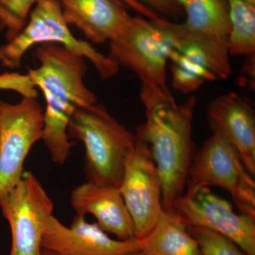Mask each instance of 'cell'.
I'll return each instance as SVG.
<instances>
[{
  "mask_svg": "<svg viewBox=\"0 0 255 255\" xmlns=\"http://www.w3.org/2000/svg\"><path fill=\"white\" fill-rule=\"evenodd\" d=\"M35 55L39 65L28 69L26 76L46 101L42 140L52 160L63 164L75 144L68 133L70 117L76 109L97 105V97L84 81L87 66L81 55L52 43L37 46Z\"/></svg>",
  "mask_w": 255,
  "mask_h": 255,
  "instance_id": "cell-1",
  "label": "cell"
},
{
  "mask_svg": "<svg viewBox=\"0 0 255 255\" xmlns=\"http://www.w3.org/2000/svg\"><path fill=\"white\" fill-rule=\"evenodd\" d=\"M197 100L194 96L178 105L159 102L145 107L146 120L135 136L150 147L162 186V209L172 206L185 190L189 167L196 150L192 138L193 119Z\"/></svg>",
  "mask_w": 255,
  "mask_h": 255,
  "instance_id": "cell-2",
  "label": "cell"
},
{
  "mask_svg": "<svg viewBox=\"0 0 255 255\" xmlns=\"http://www.w3.org/2000/svg\"><path fill=\"white\" fill-rule=\"evenodd\" d=\"M68 133L85 146L87 181L119 188L124 159L135 135L98 104L76 109L69 121Z\"/></svg>",
  "mask_w": 255,
  "mask_h": 255,
  "instance_id": "cell-3",
  "label": "cell"
},
{
  "mask_svg": "<svg viewBox=\"0 0 255 255\" xmlns=\"http://www.w3.org/2000/svg\"><path fill=\"white\" fill-rule=\"evenodd\" d=\"M109 42V58L119 66L130 69L141 80L144 107L175 101L167 83L172 46L155 23L147 18L132 16L127 27Z\"/></svg>",
  "mask_w": 255,
  "mask_h": 255,
  "instance_id": "cell-4",
  "label": "cell"
},
{
  "mask_svg": "<svg viewBox=\"0 0 255 255\" xmlns=\"http://www.w3.org/2000/svg\"><path fill=\"white\" fill-rule=\"evenodd\" d=\"M29 19L21 31L0 46V63L9 68L20 66L23 57L32 47L43 43H58L88 59L102 80L118 73L119 66L89 42L73 36L64 18L58 0H37Z\"/></svg>",
  "mask_w": 255,
  "mask_h": 255,
  "instance_id": "cell-5",
  "label": "cell"
},
{
  "mask_svg": "<svg viewBox=\"0 0 255 255\" xmlns=\"http://www.w3.org/2000/svg\"><path fill=\"white\" fill-rule=\"evenodd\" d=\"M43 110L36 97L11 104L0 100V201L23 177L26 157L42 140Z\"/></svg>",
  "mask_w": 255,
  "mask_h": 255,
  "instance_id": "cell-6",
  "label": "cell"
},
{
  "mask_svg": "<svg viewBox=\"0 0 255 255\" xmlns=\"http://www.w3.org/2000/svg\"><path fill=\"white\" fill-rule=\"evenodd\" d=\"M187 226H199L234 242L246 255H255V216L236 214L232 204L209 187L187 182L184 193L172 206Z\"/></svg>",
  "mask_w": 255,
  "mask_h": 255,
  "instance_id": "cell-7",
  "label": "cell"
},
{
  "mask_svg": "<svg viewBox=\"0 0 255 255\" xmlns=\"http://www.w3.org/2000/svg\"><path fill=\"white\" fill-rule=\"evenodd\" d=\"M254 178L232 146L213 135L196 149L187 182L219 186L231 194L240 213L255 216Z\"/></svg>",
  "mask_w": 255,
  "mask_h": 255,
  "instance_id": "cell-8",
  "label": "cell"
},
{
  "mask_svg": "<svg viewBox=\"0 0 255 255\" xmlns=\"http://www.w3.org/2000/svg\"><path fill=\"white\" fill-rule=\"evenodd\" d=\"M0 207L11 229L9 255H42V238L54 204L36 176L24 172Z\"/></svg>",
  "mask_w": 255,
  "mask_h": 255,
  "instance_id": "cell-9",
  "label": "cell"
},
{
  "mask_svg": "<svg viewBox=\"0 0 255 255\" xmlns=\"http://www.w3.org/2000/svg\"><path fill=\"white\" fill-rule=\"evenodd\" d=\"M119 189L133 221L135 238L142 241L163 210L162 186L150 147L136 136L124 159Z\"/></svg>",
  "mask_w": 255,
  "mask_h": 255,
  "instance_id": "cell-10",
  "label": "cell"
},
{
  "mask_svg": "<svg viewBox=\"0 0 255 255\" xmlns=\"http://www.w3.org/2000/svg\"><path fill=\"white\" fill-rule=\"evenodd\" d=\"M42 250L55 255H124L141 251L142 241L111 238L97 223L75 215L67 227L53 215L47 221L41 241Z\"/></svg>",
  "mask_w": 255,
  "mask_h": 255,
  "instance_id": "cell-11",
  "label": "cell"
},
{
  "mask_svg": "<svg viewBox=\"0 0 255 255\" xmlns=\"http://www.w3.org/2000/svg\"><path fill=\"white\" fill-rule=\"evenodd\" d=\"M213 132L232 146L247 170L255 176V114L249 102L236 92L216 97L206 111Z\"/></svg>",
  "mask_w": 255,
  "mask_h": 255,
  "instance_id": "cell-12",
  "label": "cell"
},
{
  "mask_svg": "<svg viewBox=\"0 0 255 255\" xmlns=\"http://www.w3.org/2000/svg\"><path fill=\"white\" fill-rule=\"evenodd\" d=\"M132 6L163 32L172 49L202 64L218 80H226L232 75L228 41L192 31L184 23L171 22L140 3Z\"/></svg>",
  "mask_w": 255,
  "mask_h": 255,
  "instance_id": "cell-13",
  "label": "cell"
},
{
  "mask_svg": "<svg viewBox=\"0 0 255 255\" xmlns=\"http://www.w3.org/2000/svg\"><path fill=\"white\" fill-rule=\"evenodd\" d=\"M70 204L76 215L92 214L102 231L117 239L136 238L133 221L119 188L87 181L72 191Z\"/></svg>",
  "mask_w": 255,
  "mask_h": 255,
  "instance_id": "cell-14",
  "label": "cell"
},
{
  "mask_svg": "<svg viewBox=\"0 0 255 255\" xmlns=\"http://www.w3.org/2000/svg\"><path fill=\"white\" fill-rule=\"evenodd\" d=\"M68 25L95 43L110 41L127 27L132 16L119 0H58Z\"/></svg>",
  "mask_w": 255,
  "mask_h": 255,
  "instance_id": "cell-15",
  "label": "cell"
},
{
  "mask_svg": "<svg viewBox=\"0 0 255 255\" xmlns=\"http://www.w3.org/2000/svg\"><path fill=\"white\" fill-rule=\"evenodd\" d=\"M146 255H202L187 226L173 211L162 210L155 226L142 240Z\"/></svg>",
  "mask_w": 255,
  "mask_h": 255,
  "instance_id": "cell-16",
  "label": "cell"
},
{
  "mask_svg": "<svg viewBox=\"0 0 255 255\" xmlns=\"http://www.w3.org/2000/svg\"><path fill=\"white\" fill-rule=\"evenodd\" d=\"M185 11L184 24L206 36L228 41L231 31L227 0H177Z\"/></svg>",
  "mask_w": 255,
  "mask_h": 255,
  "instance_id": "cell-17",
  "label": "cell"
},
{
  "mask_svg": "<svg viewBox=\"0 0 255 255\" xmlns=\"http://www.w3.org/2000/svg\"><path fill=\"white\" fill-rule=\"evenodd\" d=\"M227 2L231 23L230 55L246 56L255 62V0H227Z\"/></svg>",
  "mask_w": 255,
  "mask_h": 255,
  "instance_id": "cell-18",
  "label": "cell"
},
{
  "mask_svg": "<svg viewBox=\"0 0 255 255\" xmlns=\"http://www.w3.org/2000/svg\"><path fill=\"white\" fill-rule=\"evenodd\" d=\"M168 60L172 62V85L183 94L196 91L206 82L218 80L209 70L172 48L169 52Z\"/></svg>",
  "mask_w": 255,
  "mask_h": 255,
  "instance_id": "cell-19",
  "label": "cell"
},
{
  "mask_svg": "<svg viewBox=\"0 0 255 255\" xmlns=\"http://www.w3.org/2000/svg\"><path fill=\"white\" fill-rule=\"evenodd\" d=\"M37 0H0V28L10 41L21 31Z\"/></svg>",
  "mask_w": 255,
  "mask_h": 255,
  "instance_id": "cell-20",
  "label": "cell"
},
{
  "mask_svg": "<svg viewBox=\"0 0 255 255\" xmlns=\"http://www.w3.org/2000/svg\"><path fill=\"white\" fill-rule=\"evenodd\" d=\"M187 229L202 255H246L234 242L219 233L199 226H189Z\"/></svg>",
  "mask_w": 255,
  "mask_h": 255,
  "instance_id": "cell-21",
  "label": "cell"
},
{
  "mask_svg": "<svg viewBox=\"0 0 255 255\" xmlns=\"http://www.w3.org/2000/svg\"><path fill=\"white\" fill-rule=\"evenodd\" d=\"M145 5L165 18L178 19L182 16V8L177 0H135Z\"/></svg>",
  "mask_w": 255,
  "mask_h": 255,
  "instance_id": "cell-22",
  "label": "cell"
},
{
  "mask_svg": "<svg viewBox=\"0 0 255 255\" xmlns=\"http://www.w3.org/2000/svg\"><path fill=\"white\" fill-rule=\"evenodd\" d=\"M124 255H146L142 253L141 251L132 252V253H127Z\"/></svg>",
  "mask_w": 255,
  "mask_h": 255,
  "instance_id": "cell-23",
  "label": "cell"
},
{
  "mask_svg": "<svg viewBox=\"0 0 255 255\" xmlns=\"http://www.w3.org/2000/svg\"><path fill=\"white\" fill-rule=\"evenodd\" d=\"M42 255H55L50 252L46 251V250H42Z\"/></svg>",
  "mask_w": 255,
  "mask_h": 255,
  "instance_id": "cell-24",
  "label": "cell"
}]
</instances>
